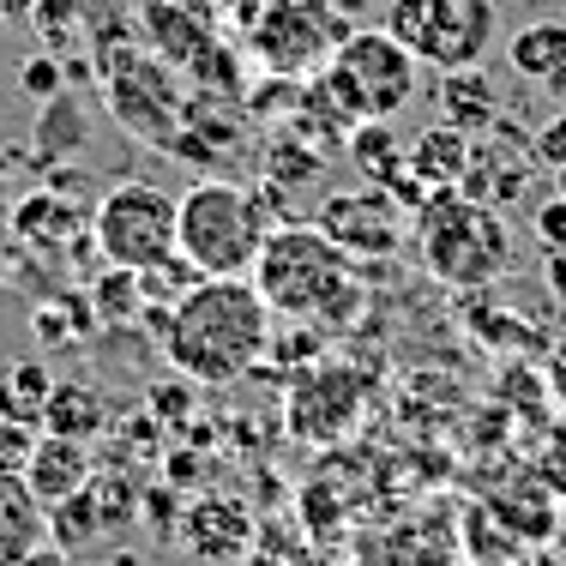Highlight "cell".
<instances>
[{
  "mask_svg": "<svg viewBox=\"0 0 566 566\" xmlns=\"http://www.w3.org/2000/svg\"><path fill=\"white\" fill-rule=\"evenodd\" d=\"M272 332H277V314L253 290V277H193L187 295L169 307L164 356L181 380L229 386V380H248L265 361Z\"/></svg>",
  "mask_w": 566,
  "mask_h": 566,
  "instance_id": "1",
  "label": "cell"
},
{
  "mask_svg": "<svg viewBox=\"0 0 566 566\" xmlns=\"http://www.w3.org/2000/svg\"><path fill=\"white\" fill-rule=\"evenodd\" d=\"M253 290L265 295V307L283 326L344 332L361 314V265L307 218L272 223L260 260H253Z\"/></svg>",
  "mask_w": 566,
  "mask_h": 566,
  "instance_id": "2",
  "label": "cell"
},
{
  "mask_svg": "<svg viewBox=\"0 0 566 566\" xmlns=\"http://www.w3.org/2000/svg\"><path fill=\"white\" fill-rule=\"evenodd\" d=\"M410 248L447 290H489L494 277L512 272V223L501 218V206L464 187H440L416 206Z\"/></svg>",
  "mask_w": 566,
  "mask_h": 566,
  "instance_id": "3",
  "label": "cell"
},
{
  "mask_svg": "<svg viewBox=\"0 0 566 566\" xmlns=\"http://www.w3.org/2000/svg\"><path fill=\"white\" fill-rule=\"evenodd\" d=\"M91 61H97L103 103H109L115 127L127 133V139H139L145 151L175 157L181 127H187V78H181V66L151 55V49L133 36V19L120 24V31L97 36Z\"/></svg>",
  "mask_w": 566,
  "mask_h": 566,
  "instance_id": "4",
  "label": "cell"
},
{
  "mask_svg": "<svg viewBox=\"0 0 566 566\" xmlns=\"http://www.w3.org/2000/svg\"><path fill=\"white\" fill-rule=\"evenodd\" d=\"M265 235H272V206L253 187L206 175L175 193V253L199 277H253Z\"/></svg>",
  "mask_w": 566,
  "mask_h": 566,
  "instance_id": "5",
  "label": "cell"
},
{
  "mask_svg": "<svg viewBox=\"0 0 566 566\" xmlns=\"http://www.w3.org/2000/svg\"><path fill=\"white\" fill-rule=\"evenodd\" d=\"M314 85L332 97L349 127L361 120H392L398 109H410L422 91V61L398 43L392 31H349L332 61L314 73Z\"/></svg>",
  "mask_w": 566,
  "mask_h": 566,
  "instance_id": "6",
  "label": "cell"
},
{
  "mask_svg": "<svg viewBox=\"0 0 566 566\" xmlns=\"http://www.w3.org/2000/svg\"><path fill=\"white\" fill-rule=\"evenodd\" d=\"M91 241H97L103 265L120 272H157V265L181 260L175 253V193L151 181H120L91 206Z\"/></svg>",
  "mask_w": 566,
  "mask_h": 566,
  "instance_id": "7",
  "label": "cell"
},
{
  "mask_svg": "<svg viewBox=\"0 0 566 566\" xmlns=\"http://www.w3.org/2000/svg\"><path fill=\"white\" fill-rule=\"evenodd\" d=\"M241 36H248V55L272 78H314L349 31L332 0H260Z\"/></svg>",
  "mask_w": 566,
  "mask_h": 566,
  "instance_id": "8",
  "label": "cell"
},
{
  "mask_svg": "<svg viewBox=\"0 0 566 566\" xmlns=\"http://www.w3.org/2000/svg\"><path fill=\"white\" fill-rule=\"evenodd\" d=\"M386 31L422 66L458 73V66H482V55H489L494 7L489 0H392Z\"/></svg>",
  "mask_w": 566,
  "mask_h": 566,
  "instance_id": "9",
  "label": "cell"
},
{
  "mask_svg": "<svg viewBox=\"0 0 566 566\" xmlns=\"http://www.w3.org/2000/svg\"><path fill=\"white\" fill-rule=\"evenodd\" d=\"M361 410H368V374L349 361H314L302 380L290 386V434L307 447H344L356 434Z\"/></svg>",
  "mask_w": 566,
  "mask_h": 566,
  "instance_id": "10",
  "label": "cell"
},
{
  "mask_svg": "<svg viewBox=\"0 0 566 566\" xmlns=\"http://www.w3.org/2000/svg\"><path fill=\"white\" fill-rule=\"evenodd\" d=\"M319 235H332L349 260H374V253H398L410 241V218L386 187H368V193H326L314 206Z\"/></svg>",
  "mask_w": 566,
  "mask_h": 566,
  "instance_id": "11",
  "label": "cell"
},
{
  "mask_svg": "<svg viewBox=\"0 0 566 566\" xmlns=\"http://www.w3.org/2000/svg\"><path fill=\"white\" fill-rule=\"evenodd\" d=\"M133 36L187 73L223 43V7L218 0H133Z\"/></svg>",
  "mask_w": 566,
  "mask_h": 566,
  "instance_id": "12",
  "label": "cell"
},
{
  "mask_svg": "<svg viewBox=\"0 0 566 566\" xmlns=\"http://www.w3.org/2000/svg\"><path fill=\"white\" fill-rule=\"evenodd\" d=\"M139 501L145 494H133L127 476H115V470H91V482L78 494H66L61 506H49V536L66 548V555H78V548L91 543H109L120 536L133 518H139Z\"/></svg>",
  "mask_w": 566,
  "mask_h": 566,
  "instance_id": "13",
  "label": "cell"
},
{
  "mask_svg": "<svg viewBox=\"0 0 566 566\" xmlns=\"http://www.w3.org/2000/svg\"><path fill=\"white\" fill-rule=\"evenodd\" d=\"M361 566H464V543H458V512L447 506H416L403 518L380 524L368 543L356 548Z\"/></svg>",
  "mask_w": 566,
  "mask_h": 566,
  "instance_id": "14",
  "label": "cell"
},
{
  "mask_svg": "<svg viewBox=\"0 0 566 566\" xmlns=\"http://www.w3.org/2000/svg\"><path fill=\"white\" fill-rule=\"evenodd\" d=\"M253 512L241 494H218V489H206V494H193L187 501L181 494V518H175V543L187 548L193 560H211V566H235L241 555L253 548Z\"/></svg>",
  "mask_w": 566,
  "mask_h": 566,
  "instance_id": "15",
  "label": "cell"
},
{
  "mask_svg": "<svg viewBox=\"0 0 566 566\" xmlns=\"http://www.w3.org/2000/svg\"><path fill=\"white\" fill-rule=\"evenodd\" d=\"M12 235L43 253H91V211L61 193H24L12 199Z\"/></svg>",
  "mask_w": 566,
  "mask_h": 566,
  "instance_id": "16",
  "label": "cell"
},
{
  "mask_svg": "<svg viewBox=\"0 0 566 566\" xmlns=\"http://www.w3.org/2000/svg\"><path fill=\"white\" fill-rule=\"evenodd\" d=\"M19 482L36 494V506H61L66 494H78L91 482V447L85 440H66V434H36V447L31 458H24V470H19Z\"/></svg>",
  "mask_w": 566,
  "mask_h": 566,
  "instance_id": "17",
  "label": "cell"
},
{
  "mask_svg": "<svg viewBox=\"0 0 566 566\" xmlns=\"http://www.w3.org/2000/svg\"><path fill=\"white\" fill-rule=\"evenodd\" d=\"M506 61H512V73L531 78V85L566 91V24L560 19L524 24V31L506 43Z\"/></svg>",
  "mask_w": 566,
  "mask_h": 566,
  "instance_id": "18",
  "label": "cell"
},
{
  "mask_svg": "<svg viewBox=\"0 0 566 566\" xmlns=\"http://www.w3.org/2000/svg\"><path fill=\"white\" fill-rule=\"evenodd\" d=\"M440 109L458 133H489L501 120V91L482 66H458V73H440Z\"/></svg>",
  "mask_w": 566,
  "mask_h": 566,
  "instance_id": "19",
  "label": "cell"
},
{
  "mask_svg": "<svg viewBox=\"0 0 566 566\" xmlns=\"http://www.w3.org/2000/svg\"><path fill=\"white\" fill-rule=\"evenodd\" d=\"M49 543V512L19 476H0V566H19L31 548Z\"/></svg>",
  "mask_w": 566,
  "mask_h": 566,
  "instance_id": "20",
  "label": "cell"
},
{
  "mask_svg": "<svg viewBox=\"0 0 566 566\" xmlns=\"http://www.w3.org/2000/svg\"><path fill=\"white\" fill-rule=\"evenodd\" d=\"M464 169H470V133L458 127H428L422 139L410 145V175L422 181V193H440V187H464Z\"/></svg>",
  "mask_w": 566,
  "mask_h": 566,
  "instance_id": "21",
  "label": "cell"
},
{
  "mask_svg": "<svg viewBox=\"0 0 566 566\" xmlns=\"http://www.w3.org/2000/svg\"><path fill=\"white\" fill-rule=\"evenodd\" d=\"M458 543H464V560H476V566H512V560H518V548H531L489 501L458 512Z\"/></svg>",
  "mask_w": 566,
  "mask_h": 566,
  "instance_id": "22",
  "label": "cell"
},
{
  "mask_svg": "<svg viewBox=\"0 0 566 566\" xmlns=\"http://www.w3.org/2000/svg\"><path fill=\"white\" fill-rule=\"evenodd\" d=\"M91 139V115L78 109L73 91H61V97L43 103V115H36V164H66V157H78Z\"/></svg>",
  "mask_w": 566,
  "mask_h": 566,
  "instance_id": "23",
  "label": "cell"
},
{
  "mask_svg": "<svg viewBox=\"0 0 566 566\" xmlns=\"http://www.w3.org/2000/svg\"><path fill=\"white\" fill-rule=\"evenodd\" d=\"M43 428L49 434H66V440H97L103 428H109V403H103L97 392H91V386H55V392H49V403H43Z\"/></svg>",
  "mask_w": 566,
  "mask_h": 566,
  "instance_id": "24",
  "label": "cell"
},
{
  "mask_svg": "<svg viewBox=\"0 0 566 566\" xmlns=\"http://www.w3.org/2000/svg\"><path fill=\"white\" fill-rule=\"evenodd\" d=\"M49 392H55V380L43 374V361H19V368H12L7 380H0V416H7V422L36 428V422H43Z\"/></svg>",
  "mask_w": 566,
  "mask_h": 566,
  "instance_id": "25",
  "label": "cell"
},
{
  "mask_svg": "<svg viewBox=\"0 0 566 566\" xmlns=\"http://www.w3.org/2000/svg\"><path fill=\"white\" fill-rule=\"evenodd\" d=\"M31 24L43 31V49H49V55H66V49L85 36L91 12H85V0H31Z\"/></svg>",
  "mask_w": 566,
  "mask_h": 566,
  "instance_id": "26",
  "label": "cell"
},
{
  "mask_svg": "<svg viewBox=\"0 0 566 566\" xmlns=\"http://www.w3.org/2000/svg\"><path fill=\"white\" fill-rule=\"evenodd\" d=\"M145 307V283L139 272H120V265H103V277L91 283V314H103V319H133Z\"/></svg>",
  "mask_w": 566,
  "mask_h": 566,
  "instance_id": "27",
  "label": "cell"
},
{
  "mask_svg": "<svg viewBox=\"0 0 566 566\" xmlns=\"http://www.w3.org/2000/svg\"><path fill=\"white\" fill-rule=\"evenodd\" d=\"M326 145H302V139H272V151H265V175L283 181V193H290V181H319V169H326Z\"/></svg>",
  "mask_w": 566,
  "mask_h": 566,
  "instance_id": "28",
  "label": "cell"
},
{
  "mask_svg": "<svg viewBox=\"0 0 566 566\" xmlns=\"http://www.w3.org/2000/svg\"><path fill=\"white\" fill-rule=\"evenodd\" d=\"M19 91L36 103V109H43L49 97H61V91H66V66H61V55H49V49H43V55L24 61V66H19Z\"/></svg>",
  "mask_w": 566,
  "mask_h": 566,
  "instance_id": "29",
  "label": "cell"
},
{
  "mask_svg": "<svg viewBox=\"0 0 566 566\" xmlns=\"http://www.w3.org/2000/svg\"><path fill=\"white\" fill-rule=\"evenodd\" d=\"M31 447H36V428L7 422V416H0V476H19L24 458H31Z\"/></svg>",
  "mask_w": 566,
  "mask_h": 566,
  "instance_id": "30",
  "label": "cell"
},
{
  "mask_svg": "<svg viewBox=\"0 0 566 566\" xmlns=\"http://www.w3.org/2000/svg\"><path fill=\"white\" fill-rule=\"evenodd\" d=\"M531 229H536V241H543V248H566V193L543 199V206H536V218H531Z\"/></svg>",
  "mask_w": 566,
  "mask_h": 566,
  "instance_id": "31",
  "label": "cell"
},
{
  "mask_svg": "<svg viewBox=\"0 0 566 566\" xmlns=\"http://www.w3.org/2000/svg\"><path fill=\"white\" fill-rule=\"evenodd\" d=\"M531 151L543 157V169H555V175L566 169V115H555L543 133H536V139H531Z\"/></svg>",
  "mask_w": 566,
  "mask_h": 566,
  "instance_id": "32",
  "label": "cell"
},
{
  "mask_svg": "<svg viewBox=\"0 0 566 566\" xmlns=\"http://www.w3.org/2000/svg\"><path fill=\"white\" fill-rule=\"evenodd\" d=\"M543 447H548V470L566 482V403L555 416H548V434H543Z\"/></svg>",
  "mask_w": 566,
  "mask_h": 566,
  "instance_id": "33",
  "label": "cell"
},
{
  "mask_svg": "<svg viewBox=\"0 0 566 566\" xmlns=\"http://www.w3.org/2000/svg\"><path fill=\"white\" fill-rule=\"evenodd\" d=\"M543 380H548V398H555V410L566 403V338L560 344H548V356H543Z\"/></svg>",
  "mask_w": 566,
  "mask_h": 566,
  "instance_id": "34",
  "label": "cell"
},
{
  "mask_svg": "<svg viewBox=\"0 0 566 566\" xmlns=\"http://www.w3.org/2000/svg\"><path fill=\"white\" fill-rule=\"evenodd\" d=\"M543 290L555 295V302H566V248H548L543 253Z\"/></svg>",
  "mask_w": 566,
  "mask_h": 566,
  "instance_id": "35",
  "label": "cell"
},
{
  "mask_svg": "<svg viewBox=\"0 0 566 566\" xmlns=\"http://www.w3.org/2000/svg\"><path fill=\"white\" fill-rule=\"evenodd\" d=\"M19 566H73V555H66L55 536H49V543H43V548H31V555H24Z\"/></svg>",
  "mask_w": 566,
  "mask_h": 566,
  "instance_id": "36",
  "label": "cell"
},
{
  "mask_svg": "<svg viewBox=\"0 0 566 566\" xmlns=\"http://www.w3.org/2000/svg\"><path fill=\"white\" fill-rule=\"evenodd\" d=\"M169 482H193L199 476V470H206V464H199V458H187V452H169Z\"/></svg>",
  "mask_w": 566,
  "mask_h": 566,
  "instance_id": "37",
  "label": "cell"
},
{
  "mask_svg": "<svg viewBox=\"0 0 566 566\" xmlns=\"http://www.w3.org/2000/svg\"><path fill=\"white\" fill-rule=\"evenodd\" d=\"M235 566H290V560H283V555H277L272 543H265V548H248V555H241Z\"/></svg>",
  "mask_w": 566,
  "mask_h": 566,
  "instance_id": "38",
  "label": "cell"
},
{
  "mask_svg": "<svg viewBox=\"0 0 566 566\" xmlns=\"http://www.w3.org/2000/svg\"><path fill=\"white\" fill-rule=\"evenodd\" d=\"M31 19V0H0V24H19Z\"/></svg>",
  "mask_w": 566,
  "mask_h": 566,
  "instance_id": "39",
  "label": "cell"
},
{
  "mask_svg": "<svg viewBox=\"0 0 566 566\" xmlns=\"http://www.w3.org/2000/svg\"><path fill=\"white\" fill-rule=\"evenodd\" d=\"M218 7L229 12V19H241V24H248L253 12H260V0H218Z\"/></svg>",
  "mask_w": 566,
  "mask_h": 566,
  "instance_id": "40",
  "label": "cell"
},
{
  "mask_svg": "<svg viewBox=\"0 0 566 566\" xmlns=\"http://www.w3.org/2000/svg\"><path fill=\"white\" fill-rule=\"evenodd\" d=\"M332 7H338V12H361L368 0H332Z\"/></svg>",
  "mask_w": 566,
  "mask_h": 566,
  "instance_id": "41",
  "label": "cell"
},
{
  "mask_svg": "<svg viewBox=\"0 0 566 566\" xmlns=\"http://www.w3.org/2000/svg\"><path fill=\"white\" fill-rule=\"evenodd\" d=\"M349 566H361V560H349Z\"/></svg>",
  "mask_w": 566,
  "mask_h": 566,
  "instance_id": "42",
  "label": "cell"
},
{
  "mask_svg": "<svg viewBox=\"0 0 566 566\" xmlns=\"http://www.w3.org/2000/svg\"><path fill=\"white\" fill-rule=\"evenodd\" d=\"M464 566H476V560H464Z\"/></svg>",
  "mask_w": 566,
  "mask_h": 566,
  "instance_id": "43",
  "label": "cell"
}]
</instances>
